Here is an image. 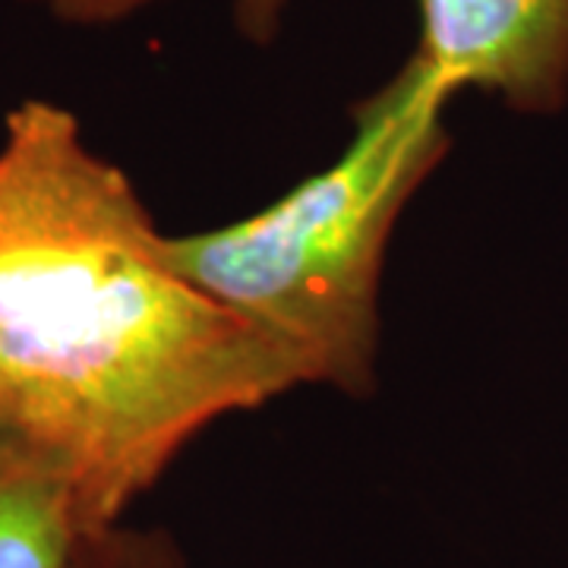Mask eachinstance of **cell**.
I'll return each instance as SVG.
<instances>
[{"label": "cell", "mask_w": 568, "mask_h": 568, "mask_svg": "<svg viewBox=\"0 0 568 568\" xmlns=\"http://www.w3.org/2000/svg\"><path fill=\"white\" fill-rule=\"evenodd\" d=\"M297 386L190 282L136 186L58 102L0 140V433L61 470L89 534L118 528L200 433Z\"/></svg>", "instance_id": "cell-1"}, {"label": "cell", "mask_w": 568, "mask_h": 568, "mask_svg": "<svg viewBox=\"0 0 568 568\" xmlns=\"http://www.w3.org/2000/svg\"><path fill=\"white\" fill-rule=\"evenodd\" d=\"M448 95L410 61L351 111L338 159L260 212L171 237L183 275L250 325L297 386H376L379 294L395 222L446 159Z\"/></svg>", "instance_id": "cell-2"}, {"label": "cell", "mask_w": 568, "mask_h": 568, "mask_svg": "<svg viewBox=\"0 0 568 568\" xmlns=\"http://www.w3.org/2000/svg\"><path fill=\"white\" fill-rule=\"evenodd\" d=\"M420 39L410 61L455 99L496 95L521 114L568 102V0H417Z\"/></svg>", "instance_id": "cell-3"}, {"label": "cell", "mask_w": 568, "mask_h": 568, "mask_svg": "<svg viewBox=\"0 0 568 568\" xmlns=\"http://www.w3.org/2000/svg\"><path fill=\"white\" fill-rule=\"evenodd\" d=\"M89 537L70 480L0 433V568H80Z\"/></svg>", "instance_id": "cell-4"}, {"label": "cell", "mask_w": 568, "mask_h": 568, "mask_svg": "<svg viewBox=\"0 0 568 568\" xmlns=\"http://www.w3.org/2000/svg\"><path fill=\"white\" fill-rule=\"evenodd\" d=\"M152 3L159 0H54L51 13L70 26H108V22L126 20ZM284 3L287 0H234V17L241 32L260 44L272 41L282 26Z\"/></svg>", "instance_id": "cell-5"}, {"label": "cell", "mask_w": 568, "mask_h": 568, "mask_svg": "<svg viewBox=\"0 0 568 568\" xmlns=\"http://www.w3.org/2000/svg\"><path fill=\"white\" fill-rule=\"evenodd\" d=\"M80 568H183L181 552L164 534L111 528L85 540Z\"/></svg>", "instance_id": "cell-6"}, {"label": "cell", "mask_w": 568, "mask_h": 568, "mask_svg": "<svg viewBox=\"0 0 568 568\" xmlns=\"http://www.w3.org/2000/svg\"><path fill=\"white\" fill-rule=\"evenodd\" d=\"M41 3H48V7H51V3H54V0H41Z\"/></svg>", "instance_id": "cell-7"}]
</instances>
